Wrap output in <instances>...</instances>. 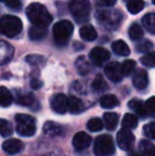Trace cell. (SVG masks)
Returning a JSON list of instances; mask_svg holds the SVG:
<instances>
[{
  "mask_svg": "<svg viewBox=\"0 0 155 156\" xmlns=\"http://www.w3.org/2000/svg\"><path fill=\"white\" fill-rule=\"evenodd\" d=\"M80 35L84 41H91L97 38V31L91 25H85L80 29Z\"/></svg>",
  "mask_w": 155,
  "mask_h": 156,
  "instance_id": "obj_19",
  "label": "cell"
},
{
  "mask_svg": "<svg viewBox=\"0 0 155 156\" xmlns=\"http://www.w3.org/2000/svg\"><path fill=\"white\" fill-rule=\"evenodd\" d=\"M23 147L25 146H23V141H20L18 139H15V138L8 139L2 144V149L6 153H9V154H17V153L21 152L23 150Z\"/></svg>",
  "mask_w": 155,
  "mask_h": 156,
  "instance_id": "obj_14",
  "label": "cell"
},
{
  "mask_svg": "<svg viewBox=\"0 0 155 156\" xmlns=\"http://www.w3.org/2000/svg\"><path fill=\"white\" fill-rule=\"evenodd\" d=\"M93 152L96 156H112L115 154V144L110 135H100L93 144Z\"/></svg>",
  "mask_w": 155,
  "mask_h": 156,
  "instance_id": "obj_5",
  "label": "cell"
},
{
  "mask_svg": "<svg viewBox=\"0 0 155 156\" xmlns=\"http://www.w3.org/2000/svg\"><path fill=\"white\" fill-rule=\"evenodd\" d=\"M145 135L150 139L155 140V122H150L143 126Z\"/></svg>",
  "mask_w": 155,
  "mask_h": 156,
  "instance_id": "obj_37",
  "label": "cell"
},
{
  "mask_svg": "<svg viewBox=\"0 0 155 156\" xmlns=\"http://www.w3.org/2000/svg\"><path fill=\"white\" fill-rule=\"evenodd\" d=\"M73 32V25L69 20H61L53 27V38L56 45L65 46Z\"/></svg>",
  "mask_w": 155,
  "mask_h": 156,
  "instance_id": "obj_3",
  "label": "cell"
},
{
  "mask_svg": "<svg viewBox=\"0 0 155 156\" xmlns=\"http://www.w3.org/2000/svg\"><path fill=\"white\" fill-rule=\"evenodd\" d=\"M104 127V122L100 118H91L87 122V129L90 132H100Z\"/></svg>",
  "mask_w": 155,
  "mask_h": 156,
  "instance_id": "obj_32",
  "label": "cell"
},
{
  "mask_svg": "<svg viewBox=\"0 0 155 156\" xmlns=\"http://www.w3.org/2000/svg\"><path fill=\"white\" fill-rule=\"evenodd\" d=\"M76 67H77L79 73L83 74V76L87 74L91 69L90 64H89L88 61L86 60L85 56H80V58H78L77 62H76Z\"/></svg>",
  "mask_w": 155,
  "mask_h": 156,
  "instance_id": "obj_25",
  "label": "cell"
},
{
  "mask_svg": "<svg viewBox=\"0 0 155 156\" xmlns=\"http://www.w3.org/2000/svg\"><path fill=\"white\" fill-rule=\"evenodd\" d=\"M69 9L72 16L78 21H85L89 17L90 2L89 0H73L69 4Z\"/></svg>",
  "mask_w": 155,
  "mask_h": 156,
  "instance_id": "obj_6",
  "label": "cell"
},
{
  "mask_svg": "<svg viewBox=\"0 0 155 156\" xmlns=\"http://www.w3.org/2000/svg\"><path fill=\"white\" fill-rule=\"evenodd\" d=\"M4 1H6V0H0V2H4Z\"/></svg>",
  "mask_w": 155,
  "mask_h": 156,
  "instance_id": "obj_44",
  "label": "cell"
},
{
  "mask_svg": "<svg viewBox=\"0 0 155 156\" xmlns=\"http://www.w3.org/2000/svg\"><path fill=\"white\" fill-rule=\"evenodd\" d=\"M51 107L55 113L65 114L68 111V98L63 94H56L50 101Z\"/></svg>",
  "mask_w": 155,
  "mask_h": 156,
  "instance_id": "obj_10",
  "label": "cell"
},
{
  "mask_svg": "<svg viewBox=\"0 0 155 156\" xmlns=\"http://www.w3.org/2000/svg\"><path fill=\"white\" fill-rule=\"evenodd\" d=\"M117 0H96V3L99 6L105 8V6H113L116 3Z\"/></svg>",
  "mask_w": 155,
  "mask_h": 156,
  "instance_id": "obj_41",
  "label": "cell"
},
{
  "mask_svg": "<svg viewBox=\"0 0 155 156\" xmlns=\"http://www.w3.org/2000/svg\"><path fill=\"white\" fill-rule=\"evenodd\" d=\"M153 4H155V0H153Z\"/></svg>",
  "mask_w": 155,
  "mask_h": 156,
  "instance_id": "obj_45",
  "label": "cell"
},
{
  "mask_svg": "<svg viewBox=\"0 0 155 156\" xmlns=\"http://www.w3.org/2000/svg\"><path fill=\"white\" fill-rule=\"evenodd\" d=\"M91 144V137L85 132H79L73 136L72 144L76 150L83 151L87 149Z\"/></svg>",
  "mask_w": 155,
  "mask_h": 156,
  "instance_id": "obj_12",
  "label": "cell"
},
{
  "mask_svg": "<svg viewBox=\"0 0 155 156\" xmlns=\"http://www.w3.org/2000/svg\"><path fill=\"white\" fill-rule=\"evenodd\" d=\"M145 107L147 113L149 114L155 113V97H151L150 99H148L147 102L145 103Z\"/></svg>",
  "mask_w": 155,
  "mask_h": 156,
  "instance_id": "obj_39",
  "label": "cell"
},
{
  "mask_svg": "<svg viewBox=\"0 0 155 156\" xmlns=\"http://www.w3.org/2000/svg\"><path fill=\"white\" fill-rule=\"evenodd\" d=\"M23 30V23L16 16L4 15L0 18V33L8 37H15Z\"/></svg>",
  "mask_w": 155,
  "mask_h": 156,
  "instance_id": "obj_2",
  "label": "cell"
},
{
  "mask_svg": "<svg viewBox=\"0 0 155 156\" xmlns=\"http://www.w3.org/2000/svg\"><path fill=\"white\" fill-rule=\"evenodd\" d=\"M47 156H51V155H47Z\"/></svg>",
  "mask_w": 155,
  "mask_h": 156,
  "instance_id": "obj_46",
  "label": "cell"
},
{
  "mask_svg": "<svg viewBox=\"0 0 155 156\" xmlns=\"http://www.w3.org/2000/svg\"><path fill=\"white\" fill-rule=\"evenodd\" d=\"M28 19L33 26L47 28L52 23V16L46 6L41 3H31L26 11Z\"/></svg>",
  "mask_w": 155,
  "mask_h": 156,
  "instance_id": "obj_1",
  "label": "cell"
},
{
  "mask_svg": "<svg viewBox=\"0 0 155 156\" xmlns=\"http://www.w3.org/2000/svg\"><path fill=\"white\" fill-rule=\"evenodd\" d=\"M103 120L106 129L113 131L114 129H116L118 121H119V117L116 113H105L103 115Z\"/></svg>",
  "mask_w": 155,
  "mask_h": 156,
  "instance_id": "obj_22",
  "label": "cell"
},
{
  "mask_svg": "<svg viewBox=\"0 0 155 156\" xmlns=\"http://www.w3.org/2000/svg\"><path fill=\"white\" fill-rule=\"evenodd\" d=\"M15 100L18 104L23 106H33L35 103V98L31 93H25V91H16Z\"/></svg>",
  "mask_w": 155,
  "mask_h": 156,
  "instance_id": "obj_15",
  "label": "cell"
},
{
  "mask_svg": "<svg viewBox=\"0 0 155 156\" xmlns=\"http://www.w3.org/2000/svg\"><path fill=\"white\" fill-rule=\"evenodd\" d=\"M91 88L95 91H103L107 88V84H106L105 80L101 74H98L95 78L93 84H91Z\"/></svg>",
  "mask_w": 155,
  "mask_h": 156,
  "instance_id": "obj_31",
  "label": "cell"
},
{
  "mask_svg": "<svg viewBox=\"0 0 155 156\" xmlns=\"http://www.w3.org/2000/svg\"><path fill=\"white\" fill-rule=\"evenodd\" d=\"M46 34H47L46 28L33 26V27H31L29 30V36L32 41H39V39L44 38V37L46 36Z\"/></svg>",
  "mask_w": 155,
  "mask_h": 156,
  "instance_id": "obj_26",
  "label": "cell"
},
{
  "mask_svg": "<svg viewBox=\"0 0 155 156\" xmlns=\"http://www.w3.org/2000/svg\"><path fill=\"white\" fill-rule=\"evenodd\" d=\"M143 25L150 33L155 34V13H150L143 16Z\"/></svg>",
  "mask_w": 155,
  "mask_h": 156,
  "instance_id": "obj_27",
  "label": "cell"
},
{
  "mask_svg": "<svg viewBox=\"0 0 155 156\" xmlns=\"http://www.w3.org/2000/svg\"><path fill=\"white\" fill-rule=\"evenodd\" d=\"M15 120H16V131L19 135L30 137L35 134V119L32 116L26 115V114H18L15 117Z\"/></svg>",
  "mask_w": 155,
  "mask_h": 156,
  "instance_id": "obj_4",
  "label": "cell"
},
{
  "mask_svg": "<svg viewBox=\"0 0 155 156\" xmlns=\"http://www.w3.org/2000/svg\"><path fill=\"white\" fill-rule=\"evenodd\" d=\"M129 107L132 109L134 113H136L138 116H141V117H145V115L147 114V111H146L145 107V103L140 100H137V99H133L129 102Z\"/></svg>",
  "mask_w": 155,
  "mask_h": 156,
  "instance_id": "obj_24",
  "label": "cell"
},
{
  "mask_svg": "<svg viewBox=\"0 0 155 156\" xmlns=\"http://www.w3.org/2000/svg\"><path fill=\"white\" fill-rule=\"evenodd\" d=\"M135 142V137L131 129H121L117 134V144L120 149L124 151H130L133 149Z\"/></svg>",
  "mask_w": 155,
  "mask_h": 156,
  "instance_id": "obj_8",
  "label": "cell"
},
{
  "mask_svg": "<svg viewBox=\"0 0 155 156\" xmlns=\"http://www.w3.org/2000/svg\"><path fill=\"white\" fill-rule=\"evenodd\" d=\"M129 35H130V38L132 41H139V39L143 37V32L141 27L138 25V23H134L132 26L130 27V30H129Z\"/></svg>",
  "mask_w": 155,
  "mask_h": 156,
  "instance_id": "obj_30",
  "label": "cell"
},
{
  "mask_svg": "<svg viewBox=\"0 0 155 156\" xmlns=\"http://www.w3.org/2000/svg\"><path fill=\"white\" fill-rule=\"evenodd\" d=\"M96 16L100 23L108 29H117L121 23V15L118 11H100Z\"/></svg>",
  "mask_w": 155,
  "mask_h": 156,
  "instance_id": "obj_7",
  "label": "cell"
},
{
  "mask_svg": "<svg viewBox=\"0 0 155 156\" xmlns=\"http://www.w3.org/2000/svg\"><path fill=\"white\" fill-rule=\"evenodd\" d=\"M13 100H14V98H13L11 91L6 87L0 86V106H10L12 104Z\"/></svg>",
  "mask_w": 155,
  "mask_h": 156,
  "instance_id": "obj_23",
  "label": "cell"
},
{
  "mask_svg": "<svg viewBox=\"0 0 155 156\" xmlns=\"http://www.w3.org/2000/svg\"><path fill=\"white\" fill-rule=\"evenodd\" d=\"M139 152L143 156H155V146L148 139H143L139 142Z\"/></svg>",
  "mask_w": 155,
  "mask_h": 156,
  "instance_id": "obj_21",
  "label": "cell"
},
{
  "mask_svg": "<svg viewBox=\"0 0 155 156\" xmlns=\"http://www.w3.org/2000/svg\"><path fill=\"white\" fill-rule=\"evenodd\" d=\"M68 109L71 114H80L85 109L83 102L76 96H70L68 98Z\"/></svg>",
  "mask_w": 155,
  "mask_h": 156,
  "instance_id": "obj_17",
  "label": "cell"
},
{
  "mask_svg": "<svg viewBox=\"0 0 155 156\" xmlns=\"http://www.w3.org/2000/svg\"><path fill=\"white\" fill-rule=\"evenodd\" d=\"M41 85H43V82H41L39 79L37 78H33L31 80V87L33 89H38L41 87Z\"/></svg>",
  "mask_w": 155,
  "mask_h": 156,
  "instance_id": "obj_42",
  "label": "cell"
},
{
  "mask_svg": "<svg viewBox=\"0 0 155 156\" xmlns=\"http://www.w3.org/2000/svg\"><path fill=\"white\" fill-rule=\"evenodd\" d=\"M136 68V63L133 60H126L122 63L121 65V70L123 76H130Z\"/></svg>",
  "mask_w": 155,
  "mask_h": 156,
  "instance_id": "obj_34",
  "label": "cell"
},
{
  "mask_svg": "<svg viewBox=\"0 0 155 156\" xmlns=\"http://www.w3.org/2000/svg\"><path fill=\"white\" fill-rule=\"evenodd\" d=\"M137 124H138V119L135 115H133V114H125L124 115L123 119H122V126L124 129H135Z\"/></svg>",
  "mask_w": 155,
  "mask_h": 156,
  "instance_id": "obj_28",
  "label": "cell"
},
{
  "mask_svg": "<svg viewBox=\"0 0 155 156\" xmlns=\"http://www.w3.org/2000/svg\"><path fill=\"white\" fill-rule=\"evenodd\" d=\"M153 48V44L150 41H143L136 46V50L139 52H149Z\"/></svg>",
  "mask_w": 155,
  "mask_h": 156,
  "instance_id": "obj_38",
  "label": "cell"
},
{
  "mask_svg": "<svg viewBox=\"0 0 155 156\" xmlns=\"http://www.w3.org/2000/svg\"><path fill=\"white\" fill-rule=\"evenodd\" d=\"M126 8L131 14H138L145 8V2L143 0H130L126 4Z\"/></svg>",
  "mask_w": 155,
  "mask_h": 156,
  "instance_id": "obj_29",
  "label": "cell"
},
{
  "mask_svg": "<svg viewBox=\"0 0 155 156\" xmlns=\"http://www.w3.org/2000/svg\"><path fill=\"white\" fill-rule=\"evenodd\" d=\"M0 134L4 137L10 136L13 134V126L11 122L5 119H0Z\"/></svg>",
  "mask_w": 155,
  "mask_h": 156,
  "instance_id": "obj_33",
  "label": "cell"
},
{
  "mask_svg": "<svg viewBox=\"0 0 155 156\" xmlns=\"http://www.w3.org/2000/svg\"><path fill=\"white\" fill-rule=\"evenodd\" d=\"M6 6L12 10H19L21 8L20 0H6Z\"/></svg>",
  "mask_w": 155,
  "mask_h": 156,
  "instance_id": "obj_40",
  "label": "cell"
},
{
  "mask_svg": "<svg viewBox=\"0 0 155 156\" xmlns=\"http://www.w3.org/2000/svg\"><path fill=\"white\" fill-rule=\"evenodd\" d=\"M130 156H143V154H141L139 151H134V150H131V154Z\"/></svg>",
  "mask_w": 155,
  "mask_h": 156,
  "instance_id": "obj_43",
  "label": "cell"
},
{
  "mask_svg": "<svg viewBox=\"0 0 155 156\" xmlns=\"http://www.w3.org/2000/svg\"><path fill=\"white\" fill-rule=\"evenodd\" d=\"M112 49L117 55H120V56H128L131 52L130 48H129V46L125 44V41H121V39L113 43Z\"/></svg>",
  "mask_w": 155,
  "mask_h": 156,
  "instance_id": "obj_20",
  "label": "cell"
},
{
  "mask_svg": "<svg viewBox=\"0 0 155 156\" xmlns=\"http://www.w3.org/2000/svg\"><path fill=\"white\" fill-rule=\"evenodd\" d=\"M43 131L47 136L54 137V136H58V135H61V134H62L63 127H62V125L56 123V122L48 121V122H46V123L44 124Z\"/></svg>",
  "mask_w": 155,
  "mask_h": 156,
  "instance_id": "obj_16",
  "label": "cell"
},
{
  "mask_svg": "<svg viewBox=\"0 0 155 156\" xmlns=\"http://www.w3.org/2000/svg\"><path fill=\"white\" fill-rule=\"evenodd\" d=\"M118 104H119V100H118V98L115 94H107L100 98V105L103 108H107V109L114 108Z\"/></svg>",
  "mask_w": 155,
  "mask_h": 156,
  "instance_id": "obj_18",
  "label": "cell"
},
{
  "mask_svg": "<svg viewBox=\"0 0 155 156\" xmlns=\"http://www.w3.org/2000/svg\"><path fill=\"white\" fill-rule=\"evenodd\" d=\"M26 61H27L29 64H31L32 66H44L46 63V58L41 55H37V54H31V55H28L26 58Z\"/></svg>",
  "mask_w": 155,
  "mask_h": 156,
  "instance_id": "obj_35",
  "label": "cell"
},
{
  "mask_svg": "<svg viewBox=\"0 0 155 156\" xmlns=\"http://www.w3.org/2000/svg\"><path fill=\"white\" fill-rule=\"evenodd\" d=\"M105 76L110 79L112 82L118 83L122 80V70H121V65L117 62H112L105 66Z\"/></svg>",
  "mask_w": 155,
  "mask_h": 156,
  "instance_id": "obj_11",
  "label": "cell"
},
{
  "mask_svg": "<svg viewBox=\"0 0 155 156\" xmlns=\"http://www.w3.org/2000/svg\"><path fill=\"white\" fill-rule=\"evenodd\" d=\"M149 78L145 69H138L133 76V84L137 89H145L148 86Z\"/></svg>",
  "mask_w": 155,
  "mask_h": 156,
  "instance_id": "obj_13",
  "label": "cell"
},
{
  "mask_svg": "<svg viewBox=\"0 0 155 156\" xmlns=\"http://www.w3.org/2000/svg\"><path fill=\"white\" fill-rule=\"evenodd\" d=\"M140 62L146 67H155V52H149L140 58Z\"/></svg>",
  "mask_w": 155,
  "mask_h": 156,
  "instance_id": "obj_36",
  "label": "cell"
},
{
  "mask_svg": "<svg viewBox=\"0 0 155 156\" xmlns=\"http://www.w3.org/2000/svg\"><path fill=\"white\" fill-rule=\"evenodd\" d=\"M111 58V53L103 47H96L89 53V58L95 65L101 66L107 62Z\"/></svg>",
  "mask_w": 155,
  "mask_h": 156,
  "instance_id": "obj_9",
  "label": "cell"
}]
</instances>
